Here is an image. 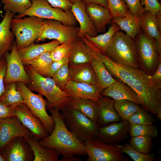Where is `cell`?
<instances>
[{
  "label": "cell",
  "mask_w": 161,
  "mask_h": 161,
  "mask_svg": "<svg viewBox=\"0 0 161 161\" xmlns=\"http://www.w3.org/2000/svg\"><path fill=\"white\" fill-rule=\"evenodd\" d=\"M95 52L112 76L134 90L140 100L142 106L149 113L156 115L158 110L161 108V86L154 83L150 76L140 68L117 64L97 49Z\"/></svg>",
  "instance_id": "obj_1"
},
{
  "label": "cell",
  "mask_w": 161,
  "mask_h": 161,
  "mask_svg": "<svg viewBox=\"0 0 161 161\" xmlns=\"http://www.w3.org/2000/svg\"><path fill=\"white\" fill-rule=\"evenodd\" d=\"M49 110L55 122V127L48 136L39 141L40 144L55 149L59 155L64 158L87 156L83 142L68 129L59 110L53 107Z\"/></svg>",
  "instance_id": "obj_2"
},
{
  "label": "cell",
  "mask_w": 161,
  "mask_h": 161,
  "mask_svg": "<svg viewBox=\"0 0 161 161\" xmlns=\"http://www.w3.org/2000/svg\"><path fill=\"white\" fill-rule=\"evenodd\" d=\"M24 67L31 80L28 87L32 91L38 92L46 97L48 102L47 110L54 107L61 111L67 106L71 98L56 85L52 78L40 75L30 65Z\"/></svg>",
  "instance_id": "obj_3"
},
{
  "label": "cell",
  "mask_w": 161,
  "mask_h": 161,
  "mask_svg": "<svg viewBox=\"0 0 161 161\" xmlns=\"http://www.w3.org/2000/svg\"><path fill=\"white\" fill-rule=\"evenodd\" d=\"M117 64L139 68L137 49L134 38L119 30L114 35L106 55Z\"/></svg>",
  "instance_id": "obj_4"
},
{
  "label": "cell",
  "mask_w": 161,
  "mask_h": 161,
  "mask_svg": "<svg viewBox=\"0 0 161 161\" xmlns=\"http://www.w3.org/2000/svg\"><path fill=\"white\" fill-rule=\"evenodd\" d=\"M61 111L66 127L80 140L83 142L96 137L99 127L97 123L79 111L67 106Z\"/></svg>",
  "instance_id": "obj_5"
},
{
  "label": "cell",
  "mask_w": 161,
  "mask_h": 161,
  "mask_svg": "<svg viewBox=\"0 0 161 161\" xmlns=\"http://www.w3.org/2000/svg\"><path fill=\"white\" fill-rule=\"evenodd\" d=\"M43 19L34 16L13 18L10 28L16 37L17 49L34 43L41 33Z\"/></svg>",
  "instance_id": "obj_6"
},
{
  "label": "cell",
  "mask_w": 161,
  "mask_h": 161,
  "mask_svg": "<svg viewBox=\"0 0 161 161\" xmlns=\"http://www.w3.org/2000/svg\"><path fill=\"white\" fill-rule=\"evenodd\" d=\"M139 62V68L151 76L161 61V53L155 43L141 30L134 38Z\"/></svg>",
  "instance_id": "obj_7"
},
{
  "label": "cell",
  "mask_w": 161,
  "mask_h": 161,
  "mask_svg": "<svg viewBox=\"0 0 161 161\" xmlns=\"http://www.w3.org/2000/svg\"><path fill=\"white\" fill-rule=\"evenodd\" d=\"M16 84L17 89L23 97L24 103L33 114L41 120L46 130L51 134L54 129L55 123L52 117L47 112V100L44 99L41 93H33L23 82H17Z\"/></svg>",
  "instance_id": "obj_8"
},
{
  "label": "cell",
  "mask_w": 161,
  "mask_h": 161,
  "mask_svg": "<svg viewBox=\"0 0 161 161\" xmlns=\"http://www.w3.org/2000/svg\"><path fill=\"white\" fill-rule=\"evenodd\" d=\"M32 6L21 15L15 18H20L27 16H34L43 19H52L59 21L64 24L76 26L77 21L71 11L52 7L47 0H30Z\"/></svg>",
  "instance_id": "obj_9"
},
{
  "label": "cell",
  "mask_w": 161,
  "mask_h": 161,
  "mask_svg": "<svg viewBox=\"0 0 161 161\" xmlns=\"http://www.w3.org/2000/svg\"><path fill=\"white\" fill-rule=\"evenodd\" d=\"M88 157L87 161H129L118 144H107L96 137L83 142Z\"/></svg>",
  "instance_id": "obj_10"
},
{
  "label": "cell",
  "mask_w": 161,
  "mask_h": 161,
  "mask_svg": "<svg viewBox=\"0 0 161 161\" xmlns=\"http://www.w3.org/2000/svg\"><path fill=\"white\" fill-rule=\"evenodd\" d=\"M79 30L76 26L66 25L55 20L43 19L42 32L36 41L54 39L60 44L72 41L78 37Z\"/></svg>",
  "instance_id": "obj_11"
},
{
  "label": "cell",
  "mask_w": 161,
  "mask_h": 161,
  "mask_svg": "<svg viewBox=\"0 0 161 161\" xmlns=\"http://www.w3.org/2000/svg\"><path fill=\"white\" fill-rule=\"evenodd\" d=\"M4 57L7 64L4 79L5 85L11 82L20 81L28 85L31 80L18 55L16 41L14 42L11 52H7Z\"/></svg>",
  "instance_id": "obj_12"
},
{
  "label": "cell",
  "mask_w": 161,
  "mask_h": 161,
  "mask_svg": "<svg viewBox=\"0 0 161 161\" xmlns=\"http://www.w3.org/2000/svg\"><path fill=\"white\" fill-rule=\"evenodd\" d=\"M1 154L4 161H33L34 158L30 146L23 137L12 139Z\"/></svg>",
  "instance_id": "obj_13"
},
{
  "label": "cell",
  "mask_w": 161,
  "mask_h": 161,
  "mask_svg": "<svg viewBox=\"0 0 161 161\" xmlns=\"http://www.w3.org/2000/svg\"><path fill=\"white\" fill-rule=\"evenodd\" d=\"M32 136L16 116L0 119V153L13 138L16 137L27 138Z\"/></svg>",
  "instance_id": "obj_14"
},
{
  "label": "cell",
  "mask_w": 161,
  "mask_h": 161,
  "mask_svg": "<svg viewBox=\"0 0 161 161\" xmlns=\"http://www.w3.org/2000/svg\"><path fill=\"white\" fill-rule=\"evenodd\" d=\"M15 108L16 116L38 140L40 141L49 135L41 120L33 114L25 104L16 106Z\"/></svg>",
  "instance_id": "obj_15"
},
{
  "label": "cell",
  "mask_w": 161,
  "mask_h": 161,
  "mask_svg": "<svg viewBox=\"0 0 161 161\" xmlns=\"http://www.w3.org/2000/svg\"><path fill=\"white\" fill-rule=\"evenodd\" d=\"M130 125L125 120L99 127L96 137L109 144H118L128 137Z\"/></svg>",
  "instance_id": "obj_16"
},
{
  "label": "cell",
  "mask_w": 161,
  "mask_h": 161,
  "mask_svg": "<svg viewBox=\"0 0 161 161\" xmlns=\"http://www.w3.org/2000/svg\"><path fill=\"white\" fill-rule=\"evenodd\" d=\"M140 25L141 30L154 41L161 53V11L155 14L144 11L140 16Z\"/></svg>",
  "instance_id": "obj_17"
},
{
  "label": "cell",
  "mask_w": 161,
  "mask_h": 161,
  "mask_svg": "<svg viewBox=\"0 0 161 161\" xmlns=\"http://www.w3.org/2000/svg\"><path fill=\"white\" fill-rule=\"evenodd\" d=\"M71 98L89 99L98 102L103 97L97 86L70 80L63 89Z\"/></svg>",
  "instance_id": "obj_18"
},
{
  "label": "cell",
  "mask_w": 161,
  "mask_h": 161,
  "mask_svg": "<svg viewBox=\"0 0 161 161\" xmlns=\"http://www.w3.org/2000/svg\"><path fill=\"white\" fill-rule=\"evenodd\" d=\"M115 79L116 81L115 83L103 91L102 95L111 97L115 100H126L141 105L140 100L135 92L125 83Z\"/></svg>",
  "instance_id": "obj_19"
},
{
  "label": "cell",
  "mask_w": 161,
  "mask_h": 161,
  "mask_svg": "<svg viewBox=\"0 0 161 161\" xmlns=\"http://www.w3.org/2000/svg\"><path fill=\"white\" fill-rule=\"evenodd\" d=\"M85 6L86 4L80 1L72 4L71 10L80 25L78 37L83 33L90 37H95L97 33L86 11Z\"/></svg>",
  "instance_id": "obj_20"
},
{
  "label": "cell",
  "mask_w": 161,
  "mask_h": 161,
  "mask_svg": "<svg viewBox=\"0 0 161 161\" xmlns=\"http://www.w3.org/2000/svg\"><path fill=\"white\" fill-rule=\"evenodd\" d=\"M85 9L97 33L105 31L106 25L112 19L108 9L98 4L92 3L86 4Z\"/></svg>",
  "instance_id": "obj_21"
},
{
  "label": "cell",
  "mask_w": 161,
  "mask_h": 161,
  "mask_svg": "<svg viewBox=\"0 0 161 161\" xmlns=\"http://www.w3.org/2000/svg\"><path fill=\"white\" fill-rule=\"evenodd\" d=\"M15 14L9 11H5L4 17L0 23V59L7 52L11 50L13 46L15 36L10 30V24Z\"/></svg>",
  "instance_id": "obj_22"
},
{
  "label": "cell",
  "mask_w": 161,
  "mask_h": 161,
  "mask_svg": "<svg viewBox=\"0 0 161 161\" xmlns=\"http://www.w3.org/2000/svg\"><path fill=\"white\" fill-rule=\"evenodd\" d=\"M92 51L93 57L91 64L95 76L96 86L102 93L105 89L115 83L116 80L107 70L103 61Z\"/></svg>",
  "instance_id": "obj_23"
},
{
  "label": "cell",
  "mask_w": 161,
  "mask_h": 161,
  "mask_svg": "<svg viewBox=\"0 0 161 161\" xmlns=\"http://www.w3.org/2000/svg\"><path fill=\"white\" fill-rule=\"evenodd\" d=\"M115 100L106 96L102 97L99 101V109L97 124L102 126L122 120L114 108Z\"/></svg>",
  "instance_id": "obj_24"
},
{
  "label": "cell",
  "mask_w": 161,
  "mask_h": 161,
  "mask_svg": "<svg viewBox=\"0 0 161 161\" xmlns=\"http://www.w3.org/2000/svg\"><path fill=\"white\" fill-rule=\"evenodd\" d=\"M60 44L57 40L41 44H35L33 43L26 47L17 49L19 57L24 65L32 60L46 52H51Z\"/></svg>",
  "instance_id": "obj_25"
},
{
  "label": "cell",
  "mask_w": 161,
  "mask_h": 161,
  "mask_svg": "<svg viewBox=\"0 0 161 161\" xmlns=\"http://www.w3.org/2000/svg\"><path fill=\"white\" fill-rule=\"evenodd\" d=\"M69 81L96 85V81L91 62L79 64H69Z\"/></svg>",
  "instance_id": "obj_26"
},
{
  "label": "cell",
  "mask_w": 161,
  "mask_h": 161,
  "mask_svg": "<svg viewBox=\"0 0 161 161\" xmlns=\"http://www.w3.org/2000/svg\"><path fill=\"white\" fill-rule=\"evenodd\" d=\"M72 49L69 57V64L91 62L93 52L90 47L80 37L72 42Z\"/></svg>",
  "instance_id": "obj_27"
},
{
  "label": "cell",
  "mask_w": 161,
  "mask_h": 161,
  "mask_svg": "<svg viewBox=\"0 0 161 161\" xmlns=\"http://www.w3.org/2000/svg\"><path fill=\"white\" fill-rule=\"evenodd\" d=\"M98 102L87 99L71 98L67 106L79 111L97 123L99 109Z\"/></svg>",
  "instance_id": "obj_28"
},
{
  "label": "cell",
  "mask_w": 161,
  "mask_h": 161,
  "mask_svg": "<svg viewBox=\"0 0 161 161\" xmlns=\"http://www.w3.org/2000/svg\"><path fill=\"white\" fill-rule=\"evenodd\" d=\"M120 28L117 24L112 21L108 31L103 34L90 37L83 33L80 37L83 36L101 54L106 56L113 36Z\"/></svg>",
  "instance_id": "obj_29"
},
{
  "label": "cell",
  "mask_w": 161,
  "mask_h": 161,
  "mask_svg": "<svg viewBox=\"0 0 161 161\" xmlns=\"http://www.w3.org/2000/svg\"><path fill=\"white\" fill-rule=\"evenodd\" d=\"M112 20L124 31L127 35L133 38L141 30L140 17L134 15L130 10L125 16L114 17L112 18Z\"/></svg>",
  "instance_id": "obj_30"
},
{
  "label": "cell",
  "mask_w": 161,
  "mask_h": 161,
  "mask_svg": "<svg viewBox=\"0 0 161 161\" xmlns=\"http://www.w3.org/2000/svg\"><path fill=\"white\" fill-rule=\"evenodd\" d=\"M25 139L33 152V161H58L59 155L55 149L41 146L33 136Z\"/></svg>",
  "instance_id": "obj_31"
},
{
  "label": "cell",
  "mask_w": 161,
  "mask_h": 161,
  "mask_svg": "<svg viewBox=\"0 0 161 161\" xmlns=\"http://www.w3.org/2000/svg\"><path fill=\"white\" fill-rule=\"evenodd\" d=\"M4 93L0 100L7 106L14 107L24 103L23 97L17 89L16 82H12L5 85Z\"/></svg>",
  "instance_id": "obj_32"
},
{
  "label": "cell",
  "mask_w": 161,
  "mask_h": 161,
  "mask_svg": "<svg viewBox=\"0 0 161 161\" xmlns=\"http://www.w3.org/2000/svg\"><path fill=\"white\" fill-rule=\"evenodd\" d=\"M53 62L50 52H48L32 60L26 65H31L39 74L46 77Z\"/></svg>",
  "instance_id": "obj_33"
},
{
  "label": "cell",
  "mask_w": 161,
  "mask_h": 161,
  "mask_svg": "<svg viewBox=\"0 0 161 161\" xmlns=\"http://www.w3.org/2000/svg\"><path fill=\"white\" fill-rule=\"evenodd\" d=\"M140 105L126 100H115L114 104L115 109L122 120H128L130 117L140 108Z\"/></svg>",
  "instance_id": "obj_34"
},
{
  "label": "cell",
  "mask_w": 161,
  "mask_h": 161,
  "mask_svg": "<svg viewBox=\"0 0 161 161\" xmlns=\"http://www.w3.org/2000/svg\"><path fill=\"white\" fill-rule=\"evenodd\" d=\"M4 4L3 9L5 11H9L14 14L21 15L32 6L30 0H1Z\"/></svg>",
  "instance_id": "obj_35"
},
{
  "label": "cell",
  "mask_w": 161,
  "mask_h": 161,
  "mask_svg": "<svg viewBox=\"0 0 161 161\" xmlns=\"http://www.w3.org/2000/svg\"><path fill=\"white\" fill-rule=\"evenodd\" d=\"M129 134L131 137L143 136L156 137L158 135V131L155 126L152 125L130 124Z\"/></svg>",
  "instance_id": "obj_36"
},
{
  "label": "cell",
  "mask_w": 161,
  "mask_h": 161,
  "mask_svg": "<svg viewBox=\"0 0 161 161\" xmlns=\"http://www.w3.org/2000/svg\"><path fill=\"white\" fill-rule=\"evenodd\" d=\"M108 9L113 18L123 17L129 11V8L124 0H107Z\"/></svg>",
  "instance_id": "obj_37"
},
{
  "label": "cell",
  "mask_w": 161,
  "mask_h": 161,
  "mask_svg": "<svg viewBox=\"0 0 161 161\" xmlns=\"http://www.w3.org/2000/svg\"><path fill=\"white\" fill-rule=\"evenodd\" d=\"M128 120L130 124L150 125L152 124L155 120L148 112L140 106L130 117Z\"/></svg>",
  "instance_id": "obj_38"
},
{
  "label": "cell",
  "mask_w": 161,
  "mask_h": 161,
  "mask_svg": "<svg viewBox=\"0 0 161 161\" xmlns=\"http://www.w3.org/2000/svg\"><path fill=\"white\" fill-rule=\"evenodd\" d=\"M131 137L129 141V144L133 148L142 153L148 154L151 145V137L143 136Z\"/></svg>",
  "instance_id": "obj_39"
},
{
  "label": "cell",
  "mask_w": 161,
  "mask_h": 161,
  "mask_svg": "<svg viewBox=\"0 0 161 161\" xmlns=\"http://www.w3.org/2000/svg\"><path fill=\"white\" fill-rule=\"evenodd\" d=\"M122 153H125L134 161H154L155 160L152 155L148 154H145L135 149L129 144L126 143L124 145H120Z\"/></svg>",
  "instance_id": "obj_40"
},
{
  "label": "cell",
  "mask_w": 161,
  "mask_h": 161,
  "mask_svg": "<svg viewBox=\"0 0 161 161\" xmlns=\"http://www.w3.org/2000/svg\"><path fill=\"white\" fill-rule=\"evenodd\" d=\"M52 78L56 85L63 90L69 81V64L63 65L55 73Z\"/></svg>",
  "instance_id": "obj_41"
},
{
  "label": "cell",
  "mask_w": 161,
  "mask_h": 161,
  "mask_svg": "<svg viewBox=\"0 0 161 161\" xmlns=\"http://www.w3.org/2000/svg\"><path fill=\"white\" fill-rule=\"evenodd\" d=\"M72 41H68L60 44L50 52L53 61H59L69 57L72 49Z\"/></svg>",
  "instance_id": "obj_42"
},
{
  "label": "cell",
  "mask_w": 161,
  "mask_h": 161,
  "mask_svg": "<svg viewBox=\"0 0 161 161\" xmlns=\"http://www.w3.org/2000/svg\"><path fill=\"white\" fill-rule=\"evenodd\" d=\"M144 11L156 14L161 11V5L158 0H140Z\"/></svg>",
  "instance_id": "obj_43"
},
{
  "label": "cell",
  "mask_w": 161,
  "mask_h": 161,
  "mask_svg": "<svg viewBox=\"0 0 161 161\" xmlns=\"http://www.w3.org/2000/svg\"><path fill=\"white\" fill-rule=\"evenodd\" d=\"M128 6L130 11L134 15L140 17L144 11L141 5L140 0H124Z\"/></svg>",
  "instance_id": "obj_44"
},
{
  "label": "cell",
  "mask_w": 161,
  "mask_h": 161,
  "mask_svg": "<svg viewBox=\"0 0 161 161\" xmlns=\"http://www.w3.org/2000/svg\"><path fill=\"white\" fill-rule=\"evenodd\" d=\"M7 64L4 57L0 59V100L3 95L5 89L4 79L7 69Z\"/></svg>",
  "instance_id": "obj_45"
},
{
  "label": "cell",
  "mask_w": 161,
  "mask_h": 161,
  "mask_svg": "<svg viewBox=\"0 0 161 161\" xmlns=\"http://www.w3.org/2000/svg\"><path fill=\"white\" fill-rule=\"evenodd\" d=\"M53 7L71 11L72 4L69 0H47Z\"/></svg>",
  "instance_id": "obj_46"
},
{
  "label": "cell",
  "mask_w": 161,
  "mask_h": 161,
  "mask_svg": "<svg viewBox=\"0 0 161 161\" xmlns=\"http://www.w3.org/2000/svg\"><path fill=\"white\" fill-rule=\"evenodd\" d=\"M15 107L7 106L0 100V119L15 116Z\"/></svg>",
  "instance_id": "obj_47"
},
{
  "label": "cell",
  "mask_w": 161,
  "mask_h": 161,
  "mask_svg": "<svg viewBox=\"0 0 161 161\" xmlns=\"http://www.w3.org/2000/svg\"><path fill=\"white\" fill-rule=\"evenodd\" d=\"M69 62V57H66L57 61H53L48 72L47 77L52 78L55 73L63 65Z\"/></svg>",
  "instance_id": "obj_48"
},
{
  "label": "cell",
  "mask_w": 161,
  "mask_h": 161,
  "mask_svg": "<svg viewBox=\"0 0 161 161\" xmlns=\"http://www.w3.org/2000/svg\"><path fill=\"white\" fill-rule=\"evenodd\" d=\"M152 81L156 84L161 86V61L154 73L150 76Z\"/></svg>",
  "instance_id": "obj_49"
},
{
  "label": "cell",
  "mask_w": 161,
  "mask_h": 161,
  "mask_svg": "<svg viewBox=\"0 0 161 161\" xmlns=\"http://www.w3.org/2000/svg\"><path fill=\"white\" fill-rule=\"evenodd\" d=\"M86 5L90 4H95L100 5L108 8V5L107 0H81Z\"/></svg>",
  "instance_id": "obj_50"
},
{
  "label": "cell",
  "mask_w": 161,
  "mask_h": 161,
  "mask_svg": "<svg viewBox=\"0 0 161 161\" xmlns=\"http://www.w3.org/2000/svg\"><path fill=\"white\" fill-rule=\"evenodd\" d=\"M81 159L75 157H63L61 159L59 160L58 161H82Z\"/></svg>",
  "instance_id": "obj_51"
},
{
  "label": "cell",
  "mask_w": 161,
  "mask_h": 161,
  "mask_svg": "<svg viewBox=\"0 0 161 161\" xmlns=\"http://www.w3.org/2000/svg\"><path fill=\"white\" fill-rule=\"evenodd\" d=\"M158 119H161V108L160 109L157 111L156 115Z\"/></svg>",
  "instance_id": "obj_52"
},
{
  "label": "cell",
  "mask_w": 161,
  "mask_h": 161,
  "mask_svg": "<svg viewBox=\"0 0 161 161\" xmlns=\"http://www.w3.org/2000/svg\"><path fill=\"white\" fill-rule=\"evenodd\" d=\"M72 4L81 1V0H69Z\"/></svg>",
  "instance_id": "obj_53"
},
{
  "label": "cell",
  "mask_w": 161,
  "mask_h": 161,
  "mask_svg": "<svg viewBox=\"0 0 161 161\" xmlns=\"http://www.w3.org/2000/svg\"><path fill=\"white\" fill-rule=\"evenodd\" d=\"M0 161H4V159L0 153Z\"/></svg>",
  "instance_id": "obj_54"
}]
</instances>
